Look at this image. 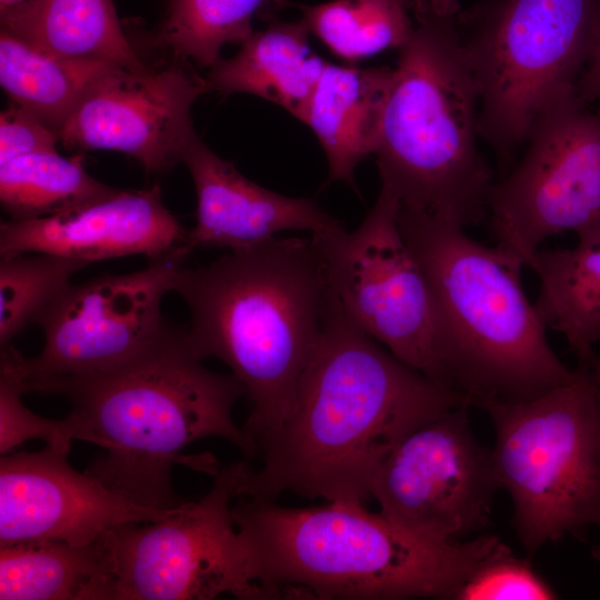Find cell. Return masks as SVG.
Returning a JSON list of instances; mask_svg holds the SVG:
<instances>
[{
	"instance_id": "obj_1",
	"label": "cell",
	"mask_w": 600,
	"mask_h": 600,
	"mask_svg": "<svg viewBox=\"0 0 600 600\" xmlns=\"http://www.w3.org/2000/svg\"><path fill=\"white\" fill-rule=\"evenodd\" d=\"M459 406L470 404L362 331L329 287L321 334L291 411L258 443L261 467L250 469L238 497L274 500L289 492L363 504L390 449Z\"/></svg>"
},
{
	"instance_id": "obj_2",
	"label": "cell",
	"mask_w": 600,
	"mask_h": 600,
	"mask_svg": "<svg viewBox=\"0 0 600 600\" xmlns=\"http://www.w3.org/2000/svg\"><path fill=\"white\" fill-rule=\"evenodd\" d=\"M26 392L67 398L74 440L103 452L86 469L129 500L157 510H172L188 500L172 484V468L184 463L218 472L209 459L181 451L206 437H220L249 457L252 437L232 418L246 394L233 374L207 369L187 329L172 326L129 361L97 373L23 380Z\"/></svg>"
},
{
	"instance_id": "obj_3",
	"label": "cell",
	"mask_w": 600,
	"mask_h": 600,
	"mask_svg": "<svg viewBox=\"0 0 600 600\" xmlns=\"http://www.w3.org/2000/svg\"><path fill=\"white\" fill-rule=\"evenodd\" d=\"M329 284L312 238L272 237L183 267L174 292L190 312L196 352L226 363L251 404L242 427L258 443L291 411L319 341Z\"/></svg>"
},
{
	"instance_id": "obj_4",
	"label": "cell",
	"mask_w": 600,
	"mask_h": 600,
	"mask_svg": "<svg viewBox=\"0 0 600 600\" xmlns=\"http://www.w3.org/2000/svg\"><path fill=\"white\" fill-rule=\"evenodd\" d=\"M232 518L250 574L271 599L454 600L473 569L507 546L490 534L432 541L351 502L288 508L238 497Z\"/></svg>"
},
{
	"instance_id": "obj_5",
	"label": "cell",
	"mask_w": 600,
	"mask_h": 600,
	"mask_svg": "<svg viewBox=\"0 0 600 600\" xmlns=\"http://www.w3.org/2000/svg\"><path fill=\"white\" fill-rule=\"evenodd\" d=\"M461 10L459 0H413L374 156L400 209L464 228L486 219L493 174L477 144L480 90Z\"/></svg>"
},
{
	"instance_id": "obj_6",
	"label": "cell",
	"mask_w": 600,
	"mask_h": 600,
	"mask_svg": "<svg viewBox=\"0 0 600 600\" xmlns=\"http://www.w3.org/2000/svg\"><path fill=\"white\" fill-rule=\"evenodd\" d=\"M398 223L429 286L450 384L470 406L533 399L572 379L526 296L520 263L442 218L399 207Z\"/></svg>"
},
{
	"instance_id": "obj_7",
	"label": "cell",
	"mask_w": 600,
	"mask_h": 600,
	"mask_svg": "<svg viewBox=\"0 0 600 600\" xmlns=\"http://www.w3.org/2000/svg\"><path fill=\"white\" fill-rule=\"evenodd\" d=\"M500 489L529 557L566 534L600 529V383L580 363L572 379L529 400L489 401Z\"/></svg>"
},
{
	"instance_id": "obj_8",
	"label": "cell",
	"mask_w": 600,
	"mask_h": 600,
	"mask_svg": "<svg viewBox=\"0 0 600 600\" xmlns=\"http://www.w3.org/2000/svg\"><path fill=\"white\" fill-rule=\"evenodd\" d=\"M479 133L509 168L543 108L576 88L600 36V0H483L462 9Z\"/></svg>"
},
{
	"instance_id": "obj_9",
	"label": "cell",
	"mask_w": 600,
	"mask_h": 600,
	"mask_svg": "<svg viewBox=\"0 0 600 600\" xmlns=\"http://www.w3.org/2000/svg\"><path fill=\"white\" fill-rule=\"evenodd\" d=\"M399 207L397 196L381 186L357 229L311 238L349 319L399 360L453 389L432 297L400 231Z\"/></svg>"
},
{
	"instance_id": "obj_10",
	"label": "cell",
	"mask_w": 600,
	"mask_h": 600,
	"mask_svg": "<svg viewBox=\"0 0 600 600\" xmlns=\"http://www.w3.org/2000/svg\"><path fill=\"white\" fill-rule=\"evenodd\" d=\"M250 469L233 462L214 474L200 500H188L161 520L109 531L116 600L271 599L250 574L232 518L233 500Z\"/></svg>"
},
{
	"instance_id": "obj_11",
	"label": "cell",
	"mask_w": 600,
	"mask_h": 600,
	"mask_svg": "<svg viewBox=\"0 0 600 600\" xmlns=\"http://www.w3.org/2000/svg\"><path fill=\"white\" fill-rule=\"evenodd\" d=\"M526 143L513 171L493 182L486 217L522 267L547 238L600 222V111L569 89L538 114Z\"/></svg>"
},
{
	"instance_id": "obj_12",
	"label": "cell",
	"mask_w": 600,
	"mask_h": 600,
	"mask_svg": "<svg viewBox=\"0 0 600 600\" xmlns=\"http://www.w3.org/2000/svg\"><path fill=\"white\" fill-rule=\"evenodd\" d=\"M500 489L491 450L474 438L468 406L452 408L404 434L371 481L380 513L438 542L484 529Z\"/></svg>"
},
{
	"instance_id": "obj_13",
	"label": "cell",
	"mask_w": 600,
	"mask_h": 600,
	"mask_svg": "<svg viewBox=\"0 0 600 600\" xmlns=\"http://www.w3.org/2000/svg\"><path fill=\"white\" fill-rule=\"evenodd\" d=\"M191 251L182 246L142 270L71 284L38 324L44 346L22 359L23 380L102 372L142 352L169 326L161 303Z\"/></svg>"
},
{
	"instance_id": "obj_14",
	"label": "cell",
	"mask_w": 600,
	"mask_h": 600,
	"mask_svg": "<svg viewBox=\"0 0 600 600\" xmlns=\"http://www.w3.org/2000/svg\"><path fill=\"white\" fill-rule=\"evenodd\" d=\"M176 60L133 71L117 67L84 96L59 132L71 150H110L166 174L182 161L196 134L191 108L208 92L206 80Z\"/></svg>"
},
{
	"instance_id": "obj_15",
	"label": "cell",
	"mask_w": 600,
	"mask_h": 600,
	"mask_svg": "<svg viewBox=\"0 0 600 600\" xmlns=\"http://www.w3.org/2000/svg\"><path fill=\"white\" fill-rule=\"evenodd\" d=\"M69 449L0 458V547L29 541L86 544L127 524L174 513L138 504L89 473L74 470ZM183 506V504H182Z\"/></svg>"
},
{
	"instance_id": "obj_16",
	"label": "cell",
	"mask_w": 600,
	"mask_h": 600,
	"mask_svg": "<svg viewBox=\"0 0 600 600\" xmlns=\"http://www.w3.org/2000/svg\"><path fill=\"white\" fill-rule=\"evenodd\" d=\"M188 244V230L164 207L158 186L117 189L49 217L0 224L1 258L41 252L94 261L142 254L149 260Z\"/></svg>"
},
{
	"instance_id": "obj_17",
	"label": "cell",
	"mask_w": 600,
	"mask_h": 600,
	"mask_svg": "<svg viewBox=\"0 0 600 600\" xmlns=\"http://www.w3.org/2000/svg\"><path fill=\"white\" fill-rule=\"evenodd\" d=\"M197 193V221L188 230L194 248H247L280 231L320 236L344 229L313 200L289 198L258 186L210 150L196 133L182 156Z\"/></svg>"
},
{
	"instance_id": "obj_18",
	"label": "cell",
	"mask_w": 600,
	"mask_h": 600,
	"mask_svg": "<svg viewBox=\"0 0 600 600\" xmlns=\"http://www.w3.org/2000/svg\"><path fill=\"white\" fill-rule=\"evenodd\" d=\"M392 76L388 67L356 69L327 62L303 122L326 152L329 181L353 186L358 164L374 154Z\"/></svg>"
},
{
	"instance_id": "obj_19",
	"label": "cell",
	"mask_w": 600,
	"mask_h": 600,
	"mask_svg": "<svg viewBox=\"0 0 600 600\" xmlns=\"http://www.w3.org/2000/svg\"><path fill=\"white\" fill-rule=\"evenodd\" d=\"M310 31L302 21L270 20L229 59H219L204 78L208 91L249 93L273 102L300 121L327 61L310 51Z\"/></svg>"
},
{
	"instance_id": "obj_20",
	"label": "cell",
	"mask_w": 600,
	"mask_h": 600,
	"mask_svg": "<svg viewBox=\"0 0 600 600\" xmlns=\"http://www.w3.org/2000/svg\"><path fill=\"white\" fill-rule=\"evenodd\" d=\"M116 587L108 532L86 544L0 547V600H116Z\"/></svg>"
},
{
	"instance_id": "obj_21",
	"label": "cell",
	"mask_w": 600,
	"mask_h": 600,
	"mask_svg": "<svg viewBox=\"0 0 600 600\" xmlns=\"http://www.w3.org/2000/svg\"><path fill=\"white\" fill-rule=\"evenodd\" d=\"M578 236L572 249L538 250L528 267L540 281L534 303L539 318L566 337L583 363L600 340V222Z\"/></svg>"
},
{
	"instance_id": "obj_22",
	"label": "cell",
	"mask_w": 600,
	"mask_h": 600,
	"mask_svg": "<svg viewBox=\"0 0 600 600\" xmlns=\"http://www.w3.org/2000/svg\"><path fill=\"white\" fill-rule=\"evenodd\" d=\"M1 29L51 56L109 61L133 71L148 68L126 37L112 0H39Z\"/></svg>"
},
{
	"instance_id": "obj_23",
	"label": "cell",
	"mask_w": 600,
	"mask_h": 600,
	"mask_svg": "<svg viewBox=\"0 0 600 600\" xmlns=\"http://www.w3.org/2000/svg\"><path fill=\"white\" fill-rule=\"evenodd\" d=\"M117 67L51 56L4 29L0 32L2 89L11 103L29 110L58 134L89 90Z\"/></svg>"
},
{
	"instance_id": "obj_24",
	"label": "cell",
	"mask_w": 600,
	"mask_h": 600,
	"mask_svg": "<svg viewBox=\"0 0 600 600\" xmlns=\"http://www.w3.org/2000/svg\"><path fill=\"white\" fill-rule=\"evenodd\" d=\"M116 190L91 177L81 156L38 152L0 166V202L12 221L61 213Z\"/></svg>"
},
{
	"instance_id": "obj_25",
	"label": "cell",
	"mask_w": 600,
	"mask_h": 600,
	"mask_svg": "<svg viewBox=\"0 0 600 600\" xmlns=\"http://www.w3.org/2000/svg\"><path fill=\"white\" fill-rule=\"evenodd\" d=\"M413 0H332L298 6L302 21L334 54L359 60L400 49L413 28Z\"/></svg>"
},
{
	"instance_id": "obj_26",
	"label": "cell",
	"mask_w": 600,
	"mask_h": 600,
	"mask_svg": "<svg viewBox=\"0 0 600 600\" xmlns=\"http://www.w3.org/2000/svg\"><path fill=\"white\" fill-rule=\"evenodd\" d=\"M272 0H168L157 42L176 60L211 68L228 43L242 44L254 14Z\"/></svg>"
},
{
	"instance_id": "obj_27",
	"label": "cell",
	"mask_w": 600,
	"mask_h": 600,
	"mask_svg": "<svg viewBox=\"0 0 600 600\" xmlns=\"http://www.w3.org/2000/svg\"><path fill=\"white\" fill-rule=\"evenodd\" d=\"M88 263L50 253L31 252L1 258L0 348L26 327L39 324L72 284L71 277Z\"/></svg>"
},
{
	"instance_id": "obj_28",
	"label": "cell",
	"mask_w": 600,
	"mask_h": 600,
	"mask_svg": "<svg viewBox=\"0 0 600 600\" xmlns=\"http://www.w3.org/2000/svg\"><path fill=\"white\" fill-rule=\"evenodd\" d=\"M0 349V453L7 454L31 439H42L54 448L70 450L74 439L69 419H47L22 403L21 396L26 392L23 357L12 344Z\"/></svg>"
},
{
	"instance_id": "obj_29",
	"label": "cell",
	"mask_w": 600,
	"mask_h": 600,
	"mask_svg": "<svg viewBox=\"0 0 600 600\" xmlns=\"http://www.w3.org/2000/svg\"><path fill=\"white\" fill-rule=\"evenodd\" d=\"M558 597L530 561L516 557L507 546L473 569L454 600H552Z\"/></svg>"
},
{
	"instance_id": "obj_30",
	"label": "cell",
	"mask_w": 600,
	"mask_h": 600,
	"mask_svg": "<svg viewBox=\"0 0 600 600\" xmlns=\"http://www.w3.org/2000/svg\"><path fill=\"white\" fill-rule=\"evenodd\" d=\"M59 134L29 110L11 103L0 114V166L16 158L57 151Z\"/></svg>"
},
{
	"instance_id": "obj_31",
	"label": "cell",
	"mask_w": 600,
	"mask_h": 600,
	"mask_svg": "<svg viewBox=\"0 0 600 600\" xmlns=\"http://www.w3.org/2000/svg\"><path fill=\"white\" fill-rule=\"evenodd\" d=\"M576 93L587 104L600 101V36L576 84Z\"/></svg>"
},
{
	"instance_id": "obj_32",
	"label": "cell",
	"mask_w": 600,
	"mask_h": 600,
	"mask_svg": "<svg viewBox=\"0 0 600 600\" xmlns=\"http://www.w3.org/2000/svg\"><path fill=\"white\" fill-rule=\"evenodd\" d=\"M39 0H0L1 27H8L30 12Z\"/></svg>"
},
{
	"instance_id": "obj_33",
	"label": "cell",
	"mask_w": 600,
	"mask_h": 600,
	"mask_svg": "<svg viewBox=\"0 0 600 600\" xmlns=\"http://www.w3.org/2000/svg\"><path fill=\"white\" fill-rule=\"evenodd\" d=\"M593 372L596 379L600 383V359L594 354L587 362H584Z\"/></svg>"
},
{
	"instance_id": "obj_34",
	"label": "cell",
	"mask_w": 600,
	"mask_h": 600,
	"mask_svg": "<svg viewBox=\"0 0 600 600\" xmlns=\"http://www.w3.org/2000/svg\"><path fill=\"white\" fill-rule=\"evenodd\" d=\"M592 554L597 560L600 561V546H596L592 548Z\"/></svg>"
}]
</instances>
